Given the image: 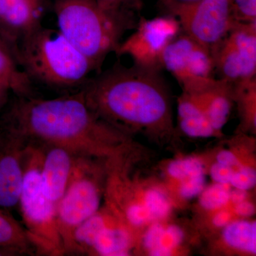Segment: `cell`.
I'll use <instances>...</instances> for the list:
<instances>
[{"instance_id": "cell-1", "label": "cell", "mask_w": 256, "mask_h": 256, "mask_svg": "<svg viewBox=\"0 0 256 256\" xmlns=\"http://www.w3.org/2000/svg\"><path fill=\"white\" fill-rule=\"evenodd\" d=\"M0 124L28 140L64 146L79 156L107 154L120 131L92 110L80 90L52 99L16 96Z\"/></svg>"}, {"instance_id": "cell-2", "label": "cell", "mask_w": 256, "mask_h": 256, "mask_svg": "<svg viewBox=\"0 0 256 256\" xmlns=\"http://www.w3.org/2000/svg\"><path fill=\"white\" fill-rule=\"evenodd\" d=\"M101 119L121 128L164 131L171 126L169 92L161 70L116 64L80 88Z\"/></svg>"}, {"instance_id": "cell-3", "label": "cell", "mask_w": 256, "mask_h": 256, "mask_svg": "<svg viewBox=\"0 0 256 256\" xmlns=\"http://www.w3.org/2000/svg\"><path fill=\"white\" fill-rule=\"evenodd\" d=\"M16 54L28 78L60 89L82 86L92 64L60 30L42 25L20 38Z\"/></svg>"}, {"instance_id": "cell-4", "label": "cell", "mask_w": 256, "mask_h": 256, "mask_svg": "<svg viewBox=\"0 0 256 256\" xmlns=\"http://www.w3.org/2000/svg\"><path fill=\"white\" fill-rule=\"evenodd\" d=\"M54 11L60 33L95 69L138 23L107 12L96 0H56Z\"/></svg>"}, {"instance_id": "cell-5", "label": "cell", "mask_w": 256, "mask_h": 256, "mask_svg": "<svg viewBox=\"0 0 256 256\" xmlns=\"http://www.w3.org/2000/svg\"><path fill=\"white\" fill-rule=\"evenodd\" d=\"M41 151L28 140L24 158V181L18 208L38 255L63 256V242L57 224L56 205L47 196L40 174Z\"/></svg>"}, {"instance_id": "cell-6", "label": "cell", "mask_w": 256, "mask_h": 256, "mask_svg": "<svg viewBox=\"0 0 256 256\" xmlns=\"http://www.w3.org/2000/svg\"><path fill=\"white\" fill-rule=\"evenodd\" d=\"M92 158L77 154L67 188L57 204V224L64 255L74 229L100 210L101 190Z\"/></svg>"}, {"instance_id": "cell-7", "label": "cell", "mask_w": 256, "mask_h": 256, "mask_svg": "<svg viewBox=\"0 0 256 256\" xmlns=\"http://www.w3.org/2000/svg\"><path fill=\"white\" fill-rule=\"evenodd\" d=\"M164 8L178 20L183 33L210 53L239 22L230 0H197Z\"/></svg>"}, {"instance_id": "cell-8", "label": "cell", "mask_w": 256, "mask_h": 256, "mask_svg": "<svg viewBox=\"0 0 256 256\" xmlns=\"http://www.w3.org/2000/svg\"><path fill=\"white\" fill-rule=\"evenodd\" d=\"M162 66L173 76L186 94H201L218 80L214 76L210 50L182 32L165 48Z\"/></svg>"}, {"instance_id": "cell-9", "label": "cell", "mask_w": 256, "mask_h": 256, "mask_svg": "<svg viewBox=\"0 0 256 256\" xmlns=\"http://www.w3.org/2000/svg\"><path fill=\"white\" fill-rule=\"evenodd\" d=\"M134 31L121 42L116 54L127 55L133 64L143 68L162 70V58L165 48L182 32L178 20L171 15L151 20L141 18Z\"/></svg>"}, {"instance_id": "cell-10", "label": "cell", "mask_w": 256, "mask_h": 256, "mask_svg": "<svg viewBox=\"0 0 256 256\" xmlns=\"http://www.w3.org/2000/svg\"><path fill=\"white\" fill-rule=\"evenodd\" d=\"M212 54L218 79L235 84L255 78L256 23H237Z\"/></svg>"}, {"instance_id": "cell-11", "label": "cell", "mask_w": 256, "mask_h": 256, "mask_svg": "<svg viewBox=\"0 0 256 256\" xmlns=\"http://www.w3.org/2000/svg\"><path fill=\"white\" fill-rule=\"evenodd\" d=\"M26 140L0 124V208H18L23 186Z\"/></svg>"}, {"instance_id": "cell-12", "label": "cell", "mask_w": 256, "mask_h": 256, "mask_svg": "<svg viewBox=\"0 0 256 256\" xmlns=\"http://www.w3.org/2000/svg\"><path fill=\"white\" fill-rule=\"evenodd\" d=\"M36 142L41 151L42 185L47 196L57 206L68 185L77 154L62 146Z\"/></svg>"}, {"instance_id": "cell-13", "label": "cell", "mask_w": 256, "mask_h": 256, "mask_svg": "<svg viewBox=\"0 0 256 256\" xmlns=\"http://www.w3.org/2000/svg\"><path fill=\"white\" fill-rule=\"evenodd\" d=\"M43 0H0V25L20 40L42 25Z\"/></svg>"}, {"instance_id": "cell-14", "label": "cell", "mask_w": 256, "mask_h": 256, "mask_svg": "<svg viewBox=\"0 0 256 256\" xmlns=\"http://www.w3.org/2000/svg\"><path fill=\"white\" fill-rule=\"evenodd\" d=\"M197 96L212 128L218 132L225 126L230 114L233 84L218 79L214 86Z\"/></svg>"}, {"instance_id": "cell-15", "label": "cell", "mask_w": 256, "mask_h": 256, "mask_svg": "<svg viewBox=\"0 0 256 256\" xmlns=\"http://www.w3.org/2000/svg\"><path fill=\"white\" fill-rule=\"evenodd\" d=\"M180 128L192 138H208L216 133L206 117L198 96L184 92L178 104Z\"/></svg>"}, {"instance_id": "cell-16", "label": "cell", "mask_w": 256, "mask_h": 256, "mask_svg": "<svg viewBox=\"0 0 256 256\" xmlns=\"http://www.w3.org/2000/svg\"><path fill=\"white\" fill-rule=\"evenodd\" d=\"M10 212L0 208V248L12 256L38 255L24 226Z\"/></svg>"}, {"instance_id": "cell-17", "label": "cell", "mask_w": 256, "mask_h": 256, "mask_svg": "<svg viewBox=\"0 0 256 256\" xmlns=\"http://www.w3.org/2000/svg\"><path fill=\"white\" fill-rule=\"evenodd\" d=\"M108 217L100 210L84 220L72 232L65 248L66 254H92V247L100 232L108 225Z\"/></svg>"}, {"instance_id": "cell-18", "label": "cell", "mask_w": 256, "mask_h": 256, "mask_svg": "<svg viewBox=\"0 0 256 256\" xmlns=\"http://www.w3.org/2000/svg\"><path fill=\"white\" fill-rule=\"evenodd\" d=\"M132 238L127 229L108 225L96 238L92 254L104 256H128Z\"/></svg>"}, {"instance_id": "cell-19", "label": "cell", "mask_w": 256, "mask_h": 256, "mask_svg": "<svg viewBox=\"0 0 256 256\" xmlns=\"http://www.w3.org/2000/svg\"><path fill=\"white\" fill-rule=\"evenodd\" d=\"M224 242L229 246L242 252L256 254V222L236 220L224 227Z\"/></svg>"}, {"instance_id": "cell-20", "label": "cell", "mask_w": 256, "mask_h": 256, "mask_svg": "<svg viewBox=\"0 0 256 256\" xmlns=\"http://www.w3.org/2000/svg\"><path fill=\"white\" fill-rule=\"evenodd\" d=\"M0 75L9 78L16 96H31V82L26 74L20 70L12 58L0 50Z\"/></svg>"}, {"instance_id": "cell-21", "label": "cell", "mask_w": 256, "mask_h": 256, "mask_svg": "<svg viewBox=\"0 0 256 256\" xmlns=\"http://www.w3.org/2000/svg\"><path fill=\"white\" fill-rule=\"evenodd\" d=\"M230 184L216 183L200 194L201 206L207 210H220L230 202Z\"/></svg>"}, {"instance_id": "cell-22", "label": "cell", "mask_w": 256, "mask_h": 256, "mask_svg": "<svg viewBox=\"0 0 256 256\" xmlns=\"http://www.w3.org/2000/svg\"><path fill=\"white\" fill-rule=\"evenodd\" d=\"M143 204L149 212L152 220H162L168 216L171 210L168 197L164 192L156 188L146 192Z\"/></svg>"}, {"instance_id": "cell-23", "label": "cell", "mask_w": 256, "mask_h": 256, "mask_svg": "<svg viewBox=\"0 0 256 256\" xmlns=\"http://www.w3.org/2000/svg\"><path fill=\"white\" fill-rule=\"evenodd\" d=\"M168 174L174 180L181 182L194 175L204 173L202 160L194 156L171 162L168 165Z\"/></svg>"}, {"instance_id": "cell-24", "label": "cell", "mask_w": 256, "mask_h": 256, "mask_svg": "<svg viewBox=\"0 0 256 256\" xmlns=\"http://www.w3.org/2000/svg\"><path fill=\"white\" fill-rule=\"evenodd\" d=\"M100 8L107 12L126 20L137 21L134 11L139 9L142 0H96Z\"/></svg>"}, {"instance_id": "cell-25", "label": "cell", "mask_w": 256, "mask_h": 256, "mask_svg": "<svg viewBox=\"0 0 256 256\" xmlns=\"http://www.w3.org/2000/svg\"><path fill=\"white\" fill-rule=\"evenodd\" d=\"M184 234L181 228L176 225L165 227L160 246L151 256H168L172 255L176 248L182 242Z\"/></svg>"}, {"instance_id": "cell-26", "label": "cell", "mask_w": 256, "mask_h": 256, "mask_svg": "<svg viewBox=\"0 0 256 256\" xmlns=\"http://www.w3.org/2000/svg\"><path fill=\"white\" fill-rule=\"evenodd\" d=\"M256 183V170L249 166L242 165L234 170L229 184L234 188L248 191L255 186Z\"/></svg>"}, {"instance_id": "cell-27", "label": "cell", "mask_w": 256, "mask_h": 256, "mask_svg": "<svg viewBox=\"0 0 256 256\" xmlns=\"http://www.w3.org/2000/svg\"><path fill=\"white\" fill-rule=\"evenodd\" d=\"M206 178L204 173L192 176L180 182V194L186 200L198 196L204 190Z\"/></svg>"}, {"instance_id": "cell-28", "label": "cell", "mask_w": 256, "mask_h": 256, "mask_svg": "<svg viewBox=\"0 0 256 256\" xmlns=\"http://www.w3.org/2000/svg\"><path fill=\"white\" fill-rule=\"evenodd\" d=\"M239 22L256 23V0H230Z\"/></svg>"}, {"instance_id": "cell-29", "label": "cell", "mask_w": 256, "mask_h": 256, "mask_svg": "<svg viewBox=\"0 0 256 256\" xmlns=\"http://www.w3.org/2000/svg\"><path fill=\"white\" fill-rule=\"evenodd\" d=\"M124 216L128 224L136 227L142 226L152 220L150 215L143 203L128 205L124 212Z\"/></svg>"}, {"instance_id": "cell-30", "label": "cell", "mask_w": 256, "mask_h": 256, "mask_svg": "<svg viewBox=\"0 0 256 256\" xmlns=\"http://www.w3.org/2000/svg\"><path fill=\"white\" fill-rule=\"evenodd\" d=\"M164 228L162 224H154L148 228L144 234L143 244L150 255L160 246Z\"/></svg>"}, {"instance_id": "cell-31", "label": "cell", "mask_w": 256, "mask_h": 256, "mask_svg": "<svg viewBox=\"0 0 256 256\" xmlns=\"http://www.w3.org/2000/svg\"><path fill=\"white\" fill-rule=\"evenodd\" d=\"M234 170L233 168L216 162L210 168V175L216 183L229 184Z\"/></svg>"}, {"instance_id": "cell-32", "label": "cell", "mask_w": 256, "mask_h": 256, "mask_svg": "<svg viewBox=\"0 0 256 256\" xmlns=\"http://www.w3.org/2000/svg\"><path fill=\"white\" fill-rule=\"evenodd\" d=\"M14 92L12 82L6 77L0 75V110L8 104L10 92Z\"/></svg>"}, {"instance_id": "cell-33", "label": "cell", "mask_w": 256, "mask_h": 256, "mask_svg": "<svg viewBox=\"0 0 256 256\" xmlns=\"http://www.w3.org/2000/svg\"><path fill=\"white\" fill-rule=\"evenodd\" d=\"M216 160L217 162L229 166V168H233V169L234 168L237 169L242 165L237 156L232 152L228 150L220 151L217 154Z\"/></svg>"}, {"instance_id": "cell-34", "label": "cell", "mask_w": 256, "mask_h": 256, "mask_svg": "<svg viewBox=\"0 0 256 256\" xmlns=\"http://www.w3.org/2000/svg\"><path fill=\"white\" fill-rule=\"evenodd\" d=\"M232 220V214L227 210H220L214 216L213 224L218 228H224Z\"/></svg>"}, {"instance_id": "cell-35", "label": "cell", "mask_w": 256, "mask_h": 256, "mask_svg": "<svg viewBox=\"0 0 256 256\" xmlns=\"http://www.w3.org/2000/svg\"><path fill=\"white\" fill-rule=\"evenodd\" d=\"M235 212L240 216L249 217L254 214L255 208L252 203L246 200L235 205Z\"/></svg>"}, {"instance_id": "cell-36", "label": "cell", "mask_w": 256, "mask_h": 256, "mask_svg": "<svg viewBox=\"0 0 256 256\" xmlns=\"http://www.w3.org/2000/svg\"><path fill=\"white\" fill-rule=\"evenodd\" d=\"M248 196L247 191L245 190H239V188H234V190H230V201L234 204H238L246 201Z\"/></svg>"}, {"instance_id": "cell-37", "label": "cell", "mask_w": 256, "mask_h": 256, "mask_svg": "<svg viewBox=\"0 0 256 256\" xmlns=\"http://www.w3.org/2000/svg\"><path fill=\"white\" fill-rule=\"evenodd\" d=\"M196 1L197 0H162V3L164 8L169 5L185 4V3L193 2Z\"/></svg>"}, {"instance_id": "cell-38", "label": "cell", "mask_w": 256, "mask_h": 256, "mask_svg": "<svg viewBox=\"0 0 256 256\" xmlns=\"http://www.w3.org/2000/svg\"><path fill=\"white\" fill-rule=\"evenodd\" d=\"M0 256H12L11 252L0 248Z\"/></svg>"}]
</instances>
